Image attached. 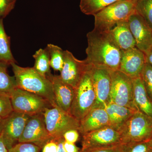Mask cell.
<instances>
[{"instance_id":"1","label":"cell","mask_w":152,"mask_h":152,"mask_svg":"<svg viewBox=\"0 0 152 152\" xmlns=\"http://www.w3.org/2000/svg\"><path fill=\"white\" fill-rule=\"evenodd\" d=\"M86 49L87 63L106 66L112 70H119L122 52L115 42L110 32L94 29L87 34Z\"/></svg>"},{"instance_id":"2","label":"cell","mask_w":152,"mask_h":152,"mask_svg":"<svg viewBox=\"0 0 152 152\" xmlns=\"http://www.w3.org/2000/svg\"><path fill=\"white\" fill-rule=\"evenodd\" d=\"M11 66L18 88L42 97L53 107L57 106L51 82L47 77L41 75L33 67H23L16 63Z\"/></svg>"},{"instance_id":"3","label":"cell","mask_w":152,"mask_h":152,"mask_svg":"<svg viewBox=\"0 0 152 152\" xmlns=\"http://www.w3.org/2000/svg\"><path fill=\"white\" fill-rule=\"evenodd\" d=\"M96 100V96L92 80L91 64L87 63L81 78L75 88L70 114L80 121L94 107Z\"/></svg>"},{"instance_id":"4","label":"cell","mask_w":152,"mask_h":152,"mask_svg":"<svg viewBox=\"0 0 152 152\" xmlns=\"http://www.w3.org/2000/svg\"><path fill=\"white\" fill-rule=\"evenodd\" d=\"M135 12V4L131 0H122L112 4L94 15V29L110 31L119 23L128 20Z\"/></svg>"},{"instance_id":"5","label":"cell","mask_w":152,"mask_h":152,"mask_svg":"<svg viewBox=\"0 0 152 152\" xmlns=\"http://www.w3.org/2000/svg\"><path fill=\"white\" fill-rule=\"evenodd\" d=\"M119 132L122 144L149 140L152 137V118L137 111Z\"/></svg>"},{"instance_id":"6","label":"cell","mask_w":152,"mask_h":152,"mask_svg":"<svg viewBox=\"0 0 152 152\" xmlns=\"http://www.w3.org/2000/svg\"><path fill=\"white\" fill-rule=\"evenodd\" d=\"M110 102L138 111L134 100L133 79L119 70L112 71Z\"/></svg>"},{"instance_id":"7","label":"cell","mask_w":152,"mask_h":152,"mask_svg":"<svg viewBox=\"0 0 152 152\" xmlns=\"http://www.w3.org/2000/svg\"><path fill=\"white\" fill-rule=\"evenodd\" d=\"M14 111L29 115L43 113L52 106L45 99L17 87L10 95Z\"/></svg>"},{"instance_id":"8","label":"cell","mask_w":152,"mask_h":152,"mask_svg":"<svg viewBox=\"0 0 152 152\" xmlns=\"http://www.w3.org/2000/svg\"><path fill=\"white\" fill-rule=\"evenodd\" d=\"M43 114L47 130L52 137H63V134L69 130H78V120L57 106L46 109Z\"/></svg>"},{"instance_id":"9","label":"cell","mask_w":152,"mask_h":152,"mask_svg":"<svg viewBox=\"0 0 152 152\" xmlns=\"http://www.w3.org/2000/svg\"><path fill=\"white\" fill-rule=\"evenodd\" d=\"M30 117L27 114L13 111L2 119L0 123V137L8 149L18 143Z\"/></svg>"},{"instance_id":"10","label":"cell","mask_w":152,"mask_h":152,"mask_svg":"<svg viewBox=\"0 0 152 152\" xmlns=\"http://www.w3.org/2000/svg\"><path fill=\"white\" fill-rule=\"evenodd\" d=\"M90 64L93 86L96 96L94 107L104 108L110 102L113 70L106 66Z\"/></svg>"},{"instance_id":"11","label":"cell","mask_w":152,"mask_h":152,"mask_svg":"<svg viewBox=\"0 0 152 152\" xmlns=\"http://www.w3.org/2000/svg\"><path fill=\"white\" fill-rule=\"evenodd\" d=\"M122 144L119 132L108 126L82 135L81 151Z\"/></svg>"},{"instance_id":"12","label":"cell","mask_w":152,"mask_h":152,"mask_svg":"<svg viewBox=\"0 0 152 152\" xmlns=\"http://www.w3.org/2000/svg\"><path fill=\"white\" fill-rule=\"evenodd\" d=\"M43 114L30 116L18 142L31 143L42 148L51 138L47 130Z\"/></svg>"},{"instance_id":"13","label":"cell","mask_w":152,"mask_h":152,"mask_svg":"<svg viewBox=\"0 0 152 152\" xmlns=\"http://www.w3.org/2000/svg\"><path fill=\"white\" fill-rule=\"evenodd\" d=\"M128 23L136 48L146 53L152 47V30L136 12L130 16Z\"/></svg>"},{"instance_id":"14","label":"cell","mask_w":152,"mask_h":152,"mask_svg":"<svg viewBox=\"0 0 152 152\" xmlns=\"http://www.w3.org/2000/svg\"><path fill=\"white\" fill-rule=\"evenodd\" d=\"M146 63L145 55L137 48L123 51L119 70L132 79L140 77Z\"/></svg>"},{"instance_id":"15","label":"cell","mask_w":152,"mask_h":152,"mask_svg":"<svg viewBox=\"0 0 152 152\" xmlns=\"http://www.w3.org/2000/svg\"><path fill=\"white\" fill-rule=\"evenodd\" d=\"M87 65L86 60L77 59L71 52L64 50V64L60 72V78L75 88L81 78Z\"/></svg>"},{"instance_id":"16","label":"cell","mask_w":152,"mask_h":152,"mask_svg":"<svg viewBox=\"0 0 152 152\" xmlns=\"http://www.w3.org/2000/svg\"><path fill=\"white\" fill-rule=\"evenodd\" d=\"M47 77L51 82L57 107L64 111L70 113L75 94V88L60 78L59 75L50 73Z\"/></svg>"},{"instance_id":"17","label":"cell","mask_w":152,"mask_h":152,"mask_svg":"<svg viewBox=\"0 0 152 152\" xmlns=\"http://www.w3.org/2000/svg\"><path fill=\"white\" fill-rule=\"evenodd\" d=\"M110 126L108 115L102 107L93 108L81 121L78 131L83 135Z\"/></svg>"},{"instance_id":"18","label":"cell","mask_w":152,"mask_h":152,"mask_svg":"<svg viewBox=\"0 0 152 152\" xmlns=\"http://www.w3.org/2000/svg\"><path fill=\"white\" fill-rule=\"evenodd\" d=\"M108 115L110 126L119 132L125 123L137 111L109 102L104 107Z\"/></svg>"},{"instance_id":"19","label":"cell","mask_w":152,"mask_h":152,"mask_svg":"<svg viewBox=\"0 0 152 152\" xmlns=\"http://www.w3.org/2000/svg\"><path fill=\"white\" fill-rule=\"evenodd\" d=\"M109 32L122 51L136 48L135 41L130 29L128 20L119 23Z\"/></svg>"},{"instance_id":"20","label":"cell","mask_w":152,"mask_h":152,"mask_svg":"<svg viewBox=\"0 0 152 152\" xmlns=\"http://www.w3.org/2000/svg\"><path fill=\"white\" fill-rule=\"evenodd\" d=\"M134 100L138 111L152 118V100L149 97L140 77L133 79Z\"/></svg>"},{"instance_id":"21","label":"cell","mask_w":152,"mask_h":152,"mask_svg":"<svg viewBox=\"0 0 152 152\" xmlns=\"http://www.w3.org/2000/svg\"><path fill=\"white\" fill-rule=\"evenodd\" d=\"M0 62L9 66L16 63L11 52L10 37L5 31L2 18H0Z\"/></svg>"},{"instance_id":"22","label":"cell","mask_w":152,"mask_h":152,"mask_svg":"<svg viewBox=\"0 0 152 152\" xmlns=\"http://www.w3.org/2000/svg\"><path fill=\"white\" fill-rule=\"evenodd\" d=\"M122 0H80V7L82 12L88 15H94L114 3Z\"/></svg>"},{"instance_id":"23","label":"cell","mask_w":152,"mask_h":152,"mask_svg":"<svg viewBox=\"0 0 152 152\" xmlns=\"http://www.w3.org/2000/svg\"><path fill=\"white\" fill-rule=\"evenodd\" d=\"M33 57L35 59L34 66L33 68L41 75L47 77V75L51 73L48 51L46 48L39 49L33 55Z\"/></svg>"},{"instance_id":"24","label":"cell","mask_w":152,"mask_h":152,"mask_svg":"<svg viewBox=\"0 0 152 152\" xmlns=\"http://www.w3.org/2000/svg\"><path fill=\"white\" fill-rule=\"evenodd\" d=\"M8 65L0 62V94L10 96L17 88L15 76H11L7 72Z\"/></svg>"},{"instance_id":"25","label":"cell","mask_w":152,"mask_h":152,"mask_svg":"<svg viewBox=\"0 0 152 152\" xmlns=\"http://www.w3.org/2000/svg\"><path fill=\"white\" fill-rule=\"evenodd\" d=\"M46 48L50 55L51 67L55 71L61 72L64 66V50L59 47L51 44L48 45Z\"/></svg>"},{"instance_id":"26","label":"cell","mask_w":152,"mask_h":152,"mask_svg":"<svg viewBox=\"0 0 152 152\" xmlns=\"http://www.w3.org/2000/svg\"><path fill=\"white\" fill-rule=\"evenodd\" d=\"M135 12L152 30V0H138L135 4Z\"/></svg>"},{"instance_id":"27","label":"cell","mask_w":152,"mask_h":152,"mask_svg":"<svg viewBox=\"0 0 152 152\" xmlns=\"http://www.w3.org/2000/svg\"><path fill=\"white\" fill-rule=\"evenodd\" d=\"M124 152H152V143L150 140L123 144Z\"/></svg>"},{"instance_id":"28","label":"cell","mask_w":152,"mask_h":152,"mask_svg":"<svg viewBox=\"0 0 152 152\" xmlns=\"http://www.w3.org/2000/svg\"><path fill=\"white\" fill-rule=\"evenodd\" d=\"M140 77L147 94L152 100V66L148 63H146Z\"/></svg>"},{"instance_id":"29","label":"cell","mask_w":152,"mask_h":152,"mask_svg":"<svg viewBox=\"0 0 152 152\" xmlns=\"http://www.w3.org/2000/svg\"><path fill=\"white\" fill-rule=\"evenodd\" d=\"M13 111L10 96L0 94V118H5Z\"/></svg>"},{"instance_id":"30","label":"cell","mask_w":152,"mask_h":152,"mask_svg":"<svg viewBox=\"0 0 152 152\" xmlns=\"http://www.w3.org/2000/svg\"><path fill=\"white\" fill-rule=\"evenodd\" d=\"M42 148L35 144L18 142L9 150L8 152H41Z\"/></svg>"},{"instance_id":"31","label":"cell","mask_w":152,"mask_h":152,"mask_svg":"<svg viewBox=\"0 0 152 152\" xmlns=\"http://www.w3.org/2000/svg\"><path fill=\"white\" fill-rule=\"evenodd\" d=\"M17 0H0V18L4 19L13 10Z\"/></svg>"},{"instance_id":"32","label":"cell","mask_w":152,"mask_h":152,"mask_svg":"<svg viewBox=\"0 0 152 152\" xmlns=\"http://www.w3.org/2000/svg\"><path fill=\"white\" fill-rule=\"evenodd\" d=\"M80 152H124V151L123 144H120L113 146L80 150Z\"/></svg>"},{"instance_id":"33","label":"cell","mask_w":152,"mask_h":152,"mask_svg":"<svg viewBox=\"0 0 152 152\" xmlns=\"http://www.w3.org/2000/svg\"><path fill=\"white\" fill-rule=\"evenodd\" d=\"M80 134L78 130L73 129L66 132L63 134V137L66 141L75 143L80 139Z\"/></svg>"},{"instance_id":"34","label":"cell","mask_w":152,"mask_h":152,"mask_svg":"<svg viewBox=\"0 0 152 152\" xmlns=\"http://www.w3.org/2000/svg\"><path fill=\"white\" fill-rule=\"evenodd\" d=\"M58 143L57 138H53L48 141L42 147L41 152H58Z\"/></svg>"},{"instance_id":"35","label":"cell","mask_w":152,"mask_h":152,"mask_svg":"<svg viewBox=\"0 0 152 152\" xmlns=\"http://www.w3.org/2000/svg\"><path fill=\"white\" fill-rule=\"evenodd\" d=\"M63 145L66 152H80L81 149L75 143L69 142L64 140Z\"/></svg>"},{"instance_id":"36","label":"cell","mask_w":152,"mask_h":152,"mask_svg":"<svg viewBox=\"0 0 152 152\" xmlns=\"http://www.w3.org/2000/svg\"><path fill=\"white\" fill-rule=\"evenodd\" d=\"M58 143V152H66L63 145L64 140L63 137L57 138Z\"/></svg>"},{"instance_id":"37","label":"cell","mask_w":152,"mask_h":152,"mask_svg":"<svg viewBox=\"0 0 152 152\" xmlns=\"http://www.w3.org/2000/svg\"><path fill=\"white\" fill-rule=\"evenodd\" d=\"M146 62L148 63L152 66V47L145 53Z\"/></svg>"},{"instance_id":"38","label":"cell","mask_w":152,"mask_h":152,"mask_svg":"<svg viewBox=\"0 0 152 152\" xmlns=\"http://www.w3.org/2000/svg\"><path fill=\"white\" fill-rule=\"evenodd\" d=\"M9 150L6 146L3 139L0 137V152H8Z\"/></svg>"},{"instance_id":"39","label":"cell","mask_w":152,"mask_h":152,"mask_svg":"<svg viewBox=\"0 0 152 152\" xmlns=\"http://www.w3.org/2000/svg\"><path fill=\"white\" fill-rule=\"evenodd\" d=\"M131 1H133V2L135 4H136V3L137 2V1L138 0H131Z\"/></svg>"},{"instance_id":"40","label":"cell","mask_w":152,"mask_h":152,"mask_svg":"<svg viewBox=\"0 0 152 152\" xmlns=\"http://www.w3.org/2000/svg\"><path fill=\"white\" fill-rule=\"evenodd\" d=\"M150 141H151V142H152V137L151 138V139H150Z\"/></svg>"},{"instance_id":"41","label":"cell","mask_w":152,"mask_h":152,"mask_svg":"<svg viewBox=\"0 0 152 152\" xmlns=\"http://www.w3.org/2000/svg\"><path fill=\"white\" fill-rule=\"evenodd\" d=\"M2 118H0V123H1V121Z\"/></svg>"}]
</instances>
